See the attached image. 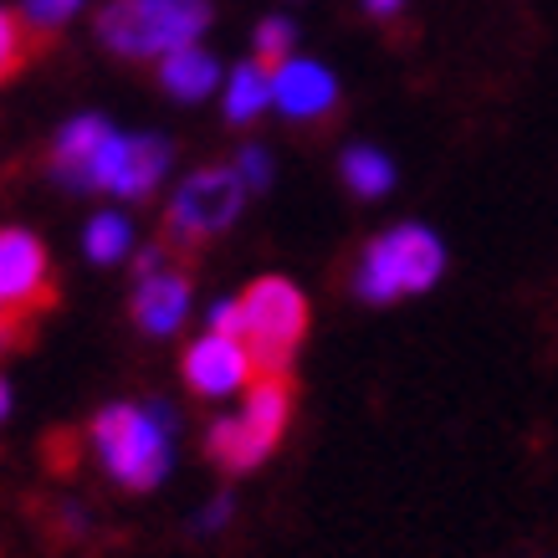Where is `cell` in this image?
I'll return each instance as SVG.
<instances>
[{"instance_id":"6da1fadb","label":"cell","mask_w":558,"mask_h":558,"mask_svg":"<svg viewBox=\"0 0 558 558\" xmlns=\"http://www.w3.org/2000/svg\"><path fill=\"white\" fill-rule=\"evenodd\" d=\"M205 26L210 0H108L98 16V41L123 62H149L195 47Z\"/></svg>"},{"instance_id":"9c48e42d","label":"cell","mask_w":558,"mask_h":558,"mask_svg":"<svg viewBox=\"0 0 558 558\" xmlns=\"http://www.w3.org/2000/svg\"><path fill=\"white\" fill-rule=\"evenodd\" d=\"M190 256H170L165 267H154L138 277L134 288V323L154 339L174 333L185 323V307H190Z\"/></svg>"},{"instance_id":"5b68a950","label":"cell","mask_w":558,"mask_h":558,"mask_svg":"<svg viewBox=\"0 0 558 558\" xmlns=\"http://www.w3.org/2000/svg\"><path fill=\"white\" fill-rule=\"evenodd\" d=\"M440 271H446V246L425 226H395L364 246L354 288L364 303H395V298L436 288Z\"/></svg>"},{"instance_id":"ac0fdd59","label":"cell","mask_w":558,"mask_h":558,"mask_svg":"<svg viewBox=\"0 0 558 558\" xmlns=\"http://www.w3.org/2000/svg\"><path fill=\"white\" fill-rule=\"evenodd\" d=\"M83 246H87V256H93V262H102V267H108V262L129 256V246H134V231H129V220H123V216H113V210H108V216H93Z\"/></svg>"},{"instance_id":"277c9868","label":"cell","mask_w":558,"mask_h":558,"mask_svg":"<svg viewBox=\"0 0 558 558\" xmlns=\"http://www.w3.org/2000/svg\"><path fill=\"white\" fill-rule=\"evenodd\" d=\"M102 466L113 482L129 492L159 487V476L170 472V415L149 405H108L93 421Z\"/></svg>"},{"instance_id":"44dd1931","label":"cell","mask_w":558,"mask_h":558,"mask_svg":"<svg viewBox=\"0 0 558 558\" xmlns=\"http://www.w3.org/2000/svg\"><path fill=\"white\" fill-rule=\"evenodd\" d=\"M400 5H405V0H364V11H369V16H379V21H389Z\"/></svg>"},{"instance_id":"9a60e30c","label":"cell","mask_w":558,"mask_h":558,"mask_svg":"<svg viewBox=\"0 0 558 558\" xmlns=\"http://www.w3.org/2000/svg\"><path fill=\"white\" fill-rule=\"evenodd\" d=\"M47 47H51V36L32 32L21 11H5V5H0V83H11L36 51H47Z\"/></svg>"},{"instance_id":"d6986e66","label":"cell","mask_w":558,"mask_h":558,"mask_svg":"<svg viewBox=\"0 0 558 558\" xmlns=\"http://www.w3.org/2000/svg\"><path fill=\"white\" fill-rule=\"evenodd\" d=\"M83 11V0H21V16H26V26L41 36H51L57 26H68L72 16Z\"/></svg>"},{"instance_id":"5bb4252c","label":"cell","mask_w":558,"mask_h":558,"mask_svg":"<svg viewBox=\"0 0 558 558\" xmlns=\"http://www.w3.org/2000/svg\"><path fill=\"white\" fill-rule=\"evenodd\" d=\"M339 174H343V185H349V195H359V201H379L395 185V165L379 149H369V144H354V149L343 154Z\"/></svg>"},{"instance_id":"7402d4cb","label":"cell","mask_w":558,"mask_h":558,"mask_svg":"<svg viewBox=\"0 0 558 558\" xmlns=\"http://www.w3.org/2000/svg\"><path fill=\"white\" fill-rule=\"evenodd\" d=\"M5 415H11V385L0 379V421H5Z\"/></svg>"},{"instance_id":"8fae6325","label":"cell","mask_w":558,"mask_h":558,"mask_svg":"<svg viewBox=\"0 0 558 558\" xmlns=\"http://www.w3.org/2000/svg\"><path fill=\"white\" fill-rule=\"evenodd\" d=\"M271 102L292 123H323L333 119V108H339V83L318 62H282L271 72Z\"/></svg>"},{"instance_id":"e0dca14e","label":"cell","mask_w":558,"mask_h":558,"mask_svg":"<svg viewBox=\"0 0 558 558\" xmlns=\"http://www.w3.org/2000/svg\"><path fill=\"white\" fill-rule=\"evenodd\" d=\"M252 47H256V68L262 72H277L282 62H292V47H298V26L292 21H282V16H267L262 26H256V36H252Z\"/></svg>"},{"instance_id":"7c38bea8","label":"cell","mask_w":558,"mask_h":558,"mask_svg":"<svg viewBox=\"0 0 558 558\" xmlns=\"http://www.w3.org/2000/svg\"><path fill=\"white\" fill-rule=\"evenodd\" d=\"M108 134H113V129H108L98 113L72 119L68 129L57 134V144H51V174L72 190H93V159H98V149H102V138Z\"/></svg>"},{"instance_id":"8992f818","label":"cell","mask_w":558,"mask_h":558,"mask_svg":"<svg viewBox=\"0 0 558 558\" xmlns=\"http://www.w3.org/2000/svg\"><path fill=\"white\" fill-rule=\"evenodd\" d=\"M241 201H246V185L231 165H205L174 190L170 210H165V246L195 262L210 236H220L226 226H236Z\"/></svg>"},{"instance_id":"ba28073f","label":"cell","mask_w":558,"mask_h":558,"mask_svg":"<svg viewBox=\"0 0 558 558\" xmlns=\"http://www.w3.org/2000/svg\"><path fill=\"white\" fill-rule=\"evenodd\" d=\"M170 170V144L159 134H108L93 159V190H113L123 201H144Z\"/></svg>"},{"instance_id":"2e32d148","label":"cell","mask_w":558,"mask_h":558,"mask_svg":"<svg viewBox=\"0 0 558 558\" xmlns=\"http://www.w3.org/2000/svg\"><path fill=\"white\" fill-rule=\"evenodd\" d=\"M267 102H271V72H262L256 62H241V68L231 72V87H226V119L256 123Z\"/></svg>"},{"instance_id":"3957f363","label":"cell","mask_w":558,"mask_h":558,"mask_svg":"<svg viewBox=\"0 0 558 558\" xmlns=\"http://www.w3.org/2000/svg\"><path fill=\"white\" fill-rule=\"evenodd\" d=\"M241 313V349L252 354L256 374H282L307 339V298L292 288L288 277H256L252 288L236 298Z\"/></svg>"},{"instance_id":"4fadbf2b","label":"cell","mask_w":558,"mask_h":558,"mask_svg":"<svg viewBox=\"0 0 558 558\" xmlns=\"http://www.w3.org/2000/svg\"><path fill=\"white\" fill-rule=\"evenodd\" d=\"M216 77H220L216 57L201 47H180L170 57H159V87L180 102H201L205 93H216Z\"/></svg>"},{"instance_id":"30bf717a","label":"cell","mask_w":558,"mask_h":558,"mask_svg":"<svg viewBox=\"0 0 558 558\" xmlns=\"http://www.w3.org/2000/svg\"><path fill=\"white\" fill-rule=\"evenodd\" d=\"M256 369H252V354L241 349V339H226V333H205L185 349V385L205 400H220L231 389L252 385Z\"/></svg>"},{"instance_id":"ffe728a7","label":"cell","mask_w":558,"mask_h":558,"mask_svg":"<svg viewBox=\"0 0 558 558\" xmlns=\"http://www.w3.org/2000/svg\"><path fill=\"white\" fill-rule=\"evenodd\" d=\"M236 174H241V185L246 190H267L271 185V159L262 149H241Z\"/></svg>"},{"instance_id":"7a4b0ae2","label":"cell","mask_w":558,"mask_h":558,"mask_svg":"<svg viewBox=\"0 0 558 558\" xmlns=\"http://www.w3.org/2000/svg\"><path fill=\"white\" fill-rule=\"evenodd\" d=\"M292 400H298V385H292V369L282 374H256L252 395H246V410L236 421H216L210 425V440L205 451L216 466H226L231 476L256 472L262 461L277 451V440L292 421Z\"/></svg>"},{"instance_id":"52a82bcc","label":"cell","mask_w":558,"mask_h":558,"mask_svg":"<svg viewBox=\"0 0 558 558\" xmlns=\"http://www.w3.org/2000/svg\"><path fill=\"white\" fill-rule=\"evenodd\" d=\"M51 303H57V282H51L47 246L21 226H0V307L41 318Z\"/></svg>"}]
</instances>
